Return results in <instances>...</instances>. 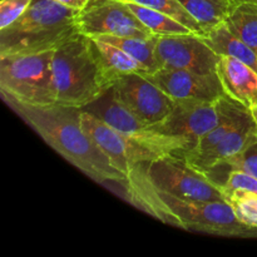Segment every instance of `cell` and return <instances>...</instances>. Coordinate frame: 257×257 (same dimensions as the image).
<instances>
[{
    "label": "cell",
    "mask_w": 257,
    "mask_h": 257,
    "mask_svg": "<svg viewBox=\"0 0 257 257\" xmlns=\"http://www.w3.org/2000/svg\"><path fill=\"white\" fill-rule=\"evenodd\" d=\"M143 170L150 182L162 192L187 200L225 201L222 190L178 153L143 163Z\"/></svg>",
    "instance_id": "obj_6"
},
{
    "label": "cell",
    "mask_w": 257,
    "mask_h": 257,
    "mask_svg": "<svg viewBox=\"0 0 257 257\" xmlns=\"http://www.w3.org/2000/svg\"><path fill=\"white\" fill-rule=\"evenodd\" d=\"M84 110L97 115L99 119H102L114 130L150 146L152 150L162 156L168 155V153L182 155L191 150L190 143L185 138L156 132L151 128V125H147L142 120L138 119L135 114H132L124 105L120 104L113 97L110 90L94 103L84 108Z\"/></svg>",
    "instance_id": "obj_7"
},
{
    "label": "cell",
    "mask_w": 257,
    "mask_h": 257,
    "mask_svg": "<svg viewBox=\"0 0 257 257\" xmlns=\"http://www.w3.org/2000/svg\"><path fill=\"white\" fill-rule=\"evenodd\" d=\"M50 147L95 182L123 183L127 176L113 166L80 124L82 109L62 105L24 107L8 103Z\"/></svg>",
    "instance_id": "obj_2"
},
{
    "label": "cell",
    "mask_w": 257,
    "mask_h": 257,
    "mask_svg": "<svg viewBox=\"0 0 257 257\" xmlns=\"http://www.w3.org/2000/svg\"><path fill=\"white\" fill-rule=\"evenodd\" d=\"M54 2L59 3V4L64 5V7L67 8H70V9L82 12L83 9H85V8L88 7L90 0H54Z\"/></svg>",
    "instance_id": "obj_26"
},
{
    "label": "cell",
    "mask_w": 257,
    "mask_h": 257,
    "mask_svg": "<svg viewBox=\"0 0 257 257\" xmlns=\"http://www.w3.org/2000/svg\"><path fill=\"white\" fill-rule=\"evenodd\" d=\"M80 124L95 145L109 158L117 170L128 176L131 171L142 163H148L161 157L158 152L108 125L102 119L88 110L82 109Z\"/></svg>",
    "instance_id": "obj_8"
},
{
    "label": "cell",
    "mask_w": 257,
    "mask_h": 257,
    "mask_svg": "<svg viewBox=\"0 0 257 257\" xmlns=\"http://www.w3.org/2000/svg\"><path fill=\"white\" fill-rule=\"evenodd\" d=\"M54 50L0 57V90L7 103L24 107L55 105Z\"/></svg>",
    "instance_id": "obj_5"
},
{
    "label": "cell",
    "mask_w": 257,
    "mask_h": 257,
    "mask_svg": "<svg viewBox=\"0 0 257 257\" xmlns=\"http://www.w3.org/2000/svg\"><path fill=\"white\" fill-rule=\"evenodd\" d=\"M225 24L257 53V4H233Z\"/></svg>",
    "instance_id": "obj_21"
},
{
    "label": "cell",
    "mask_w": 257,
    "mask_h": 257,
    "mask_svg": "<svg viewBox=\"0 0 257 257\" xmlns=\"http://www.w3.org/2000/svg\"><path fill=\"white\" fill-rule=\"evenodd\" d=\"M233 4H238V3H252V4H257V0H231Z\"/></svg>",
    "instance_id": "obj_27"
},
{
    "label": "cell",
    "mask_w": 257,
    "mask_h": 257,
    "mask_svg": "<svg viewBox=\"0 0 257 257\" xmlns=\"http://www.w3.org/2000/svg\"><path fill=\"white\" fill-rule=\"evenodd\" d=\"M220 99L217 102L176 100L171 114L158 124L151 125V128L163 135L185 138L190 143V151L195 150L200 141L220 123L222 117Z\"/></svg>",
    "instance_id": "obj_11"
},
{
    "label": "cell",
    "mask_w": 257,
    "mask_h": 257,
    "mask_svg": "<svg viewBox=\"0 0 257 257\" xmlns=\"http://www.w3.org/2000/svg\"><path fill=\"white\" fill-rule=\"evenodd\" d=\"M124 3L138 18L141 23L155 35H175V34H190L193 33L190 28L177 22L173 18L152 9L150 7L140 4L135 0H120Z\"/></svg>",
    "instance_id": "obj_20"
},
{
    "label": "cell",
    "mask_w": 257,
    "mask_h": 257,
    "mask_svg": "<svg viewBox=\"0 0 257 257\" xmlns=\"http://www.w3.org/2000/svg\"><path fill=\"white\" fill-rule=\"evenodd\" d=\"M52 67L55 104L62 107L84 109L117 82L100 62L92 39L83 34L54 50Z\"/></svg>",
    "instance_id": "obj_3"
},
{
    "label": "cell",
    "mask_w": 257,
    "mask_h": 257,
    "mask_svg": "<svg viewBox=\"0 0 257 257\" xmlns=\"http://www.w3.org/2000/svg\"><path fill=\"white\" fill-rule=\"evenodd\" d=\"M127 185L128 201L162 222L183 230L227 237L257 236V228L238 221L226 201L187 200L162 192L150 182L142 170L136 171Z\"/></svg>",
    "instance_id": "obj_1"
},
{
    "label": "cell",
    "mask_w": 257,
    "mask_h": 257,
    "mask_svg": "<svg viewBox=\"0 0 257 257\" xmlns=\"http://www.w3.org/2000/svg\"><path fill=\"white\" fill-rule=\"evenodd\" d=\"M231 170L245 171V172L250 173L257 178V142L250 146L247 150H245L240 155L235 156V157L230 158L225 162L218 163L205 173L207 177H210V176L220 175V173L227 172Z\"/></svg>",
    "instance_id": "obj_24"
},
{
    "label": "cell",
    "mask_w": 257,
    "mask_h": 257,
    "mask_svg": "<svg viewBox=\"0 0 257 257\" xmlns=\"http://www.w3.org/2000/svg\"><path fill=\"white\" fill-rule=\"evenodd\" d=\"M225 201L231 206L238 221L248 227L257 228V193L236 190L226 193Z\"/></svg>",
    "instance_id": "obj_22"
},
{
    "label": "cell",
    "mask_w": 257,
    "mask_h": 257,
    "mask_svg": "<svg viewBox=\"0 0 257 257\" xmlns=\"http://www.w3.org/2000/svg\"><path fill=\"white\" fill-rule=\"evenodd\" d=\"M160 35H155L152 38H130V37H115V35H99L93 37L102 39L104 42L110 43L115 47L124 50L128 55L135 58L140 62L143 67L147 69V73L156 72L160 69L157 55H156V48H157V40Z\"/></svg>",
    "instance_id": "obj_18"
},
{
    "label": "cell",
    "mask_w": 257,
    "mask_h": 257,
    "mask_svg": "<svg viewBox=\"0 0 257 257\" xmlns=\"http://www.w3.org/2000/svg\"><path fill=\"white\" fill-rule=\"evenodd\" d=\"M78 13L54 0H33L17 22L0 30V57L55 50L80 34Z\"/></svg>",
    "instance_id": "obj_4"
},
{
    "label": "cell",
    "mask_w": 257,
    "mask_h": 257,
    "mask_svg": "<svg viewBox=\"0 0 257 257\" xmlns=\"http://www.w3.org/2000/svg\"><path fill=\"white\" fill-rule=\"evenodd\" d=\"M135 2L140 3V4L150 7L152 9L158 10V12L163 13V14L168 15V17L173 18L177 22L182 23L187 28H190L195 34L202 37L203 32L201 29L200 24L195 20V18L186 10L182 3L180 0H135Z\"/></svg>",
    "instance_id": "obj_23"
},
{
    "label": "cell",
    "mask_w": 257,
    "mask_h": 257,
    "mask_svg": "<svg viewBox=\"0 0 257 257\" xmlns=\"http://www.w3.org/2000/svg\"><path fill=\"white\" fill-rule=\"evenodd\" d=\"M143 74L175 100L217 102L226 95L217 73L198 74L188 70L160 68L156 72Z\"/></svg>",
    "instance_id": "obj_13"
},
{
    "label": "cell",
    "mask_w": 257,
    "mask_h": 257,
    "mask_svg": "<svg viewBox=\"0 0 257 257\" xmlns=\"http://www.w3.org/2000/svg\"><path fill=\"white\" fill-rule=\"evenodd\" d=\"M77 24L80 34L87 37H155L120 0H90L88 7L78 13Z\"/></svg>",
    "instance_id": "obj_10"
},
{
    "label": "cell",
    "mask_w": 257,
    "mask_h": 257,
    "mask_svg": "<svg viewBox=\"0 0 257 257\" xmlns=\"http://www.w3.org/2000/svg\"><path fill=\"white\" fill-rule=\"evenodd\" d=\"M33 0H2L0 2V30L17 22L28 10Z\"/></svg>",
    "instance_id": "obj_25"
},
{
    "label": "cell",
    "mask_w": 257,
    "mask_h": 257,
    "mask_svg": "<svg viewBox=\"0 0 257 257\" xmlns=\"http://www.w3.org/2000/svg\"><path fill=\"white\" fill-rule=\"evenodd\" d=\"M251 113H252L253 118H255V122H256V124H257V105H256V107H253L252 109H251Z\"/></svg>",
    "instance_id": "obj_28"
},
{
    "label": "cell",
    "mask_w": 257,
    "mask_h": 257,
    "mask_svg": "<svg viewBox=\"0 0 257 257\" xmlns=\"http://www.w3.org/2000/svg\"><path fill=\"white\" fill-rule=\"evenodd\" d=\"M110 93L147 125H155L165 120L176 105V100L151 82L143 73L122 75L114 83Z\"/></svg>",
    "instance_id": "obj_9"
},
{
    "label": "cell",
    "mask_w": 257,
    "mask_h": 257,
    "mask_svg": "<svg viewBox=\"0 0 257 257\" xmlns=\"http://www.w3.org/2000/svg\"><path fill=\"white\" fill-rule=\"evenodd\" d=\"M201 38L218 57H232L240 59L257 72V53L237 35L233 34L225 23Z\"/></svg>",
    "instance_id": "obj_16"
},
{
    "label": "cell",
    "mask_w": 257,
    "mask_h": 257,
    "mask_svg": "<svg viewBox=\"0 0 257 257\" xmlns=\"http://www.w3.org/2000/svg\"><path fill=\"white\" fill-rule=\"evenodd\" d=\"M89 38L92 39L100 62L117 80L122 75L130 74V73H147V69L140 62L128 55L120 48L98 38Z\"/></svg>",
    "instance_id": "obj_19"
},
{
    "label": "cell",
    "mask_w": 257,
    "mask_h": 257,
    "mask_svg": "<svg viewBox=\"0 0 257 257\" xmlns=\"http://www.w3.org/2000/svg\"><path fill=\"white\" fill-rule=\"evenodd\" d=\"M226 95L252 109L257 105V72L242 60L220 57L216 69Z\"/></svg>",
    "instance_id": "obj_15"
},
{
    "label": "cell",
    "mask_w": 257,
    "mask_h": 257,
    "mask_svg": "<svg viewBox=\"0 0 257 257\" xmlns=\"http://www.w3.org/2000/svg\"><path fill=\"white\" fill-rule=\"evenodd\" d=\"M156 55L161 68L188 70L198 74L216 73L220 58L195 33L160 35Z\"/></svg>",
    "instance_id": "obj_12"
},
{
    "label": "cell",
    "mask_w": 257,
    "mask_h": 257,
    "mask_svg": "<svg viewBox=\"0 0 257 257\" xmlns=\"http://www.w3.org/2000/svg\"><path fill=\"white\" fill-rule=\"evenodd\" d=\"M200 24L203 35L223 24L233 7L231 0H180Z\"/></svg>",
    "instance_id": "obj_17"
},
{
    "label": "cell",
    "mask_w": 257,
    "mask_h": 257,
    "mask_svg": "<svg viewBox=\"0 0 257 257\" xmlns=\"http://www.w3.org/2000/svg\"><path fill=\"white\" fill-rule=\"evenodd\" d=\"M257 142V124L252 113L247 115L230 135L226 136L220 143L206 152L197 155L183 156L193 167L202 172H207L216 165L235 156L240 155L247 150L250 146Z\"/></svg>",
    "instance_id": "obj_14"
}]
</instances>
